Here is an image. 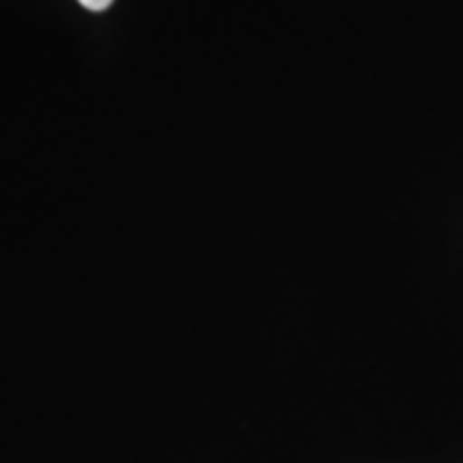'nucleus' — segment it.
<instances>
[{
  "label": "nucleus",
  "mask_w": 463,
  "mask_h": 463,
  "mask_svg": "<svg viewBox=\"0 0 463 463\" xmlns=\"http://www.w3.org/2000/svg\"><path fill=\"white\" fill-rule=\"evenodd\" d=\"M78 3L90 11H106L114 0H78Z\"/></svg>",
  "instance_id": "obj_1"
}]
</instances>
